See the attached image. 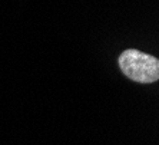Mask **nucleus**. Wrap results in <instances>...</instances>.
Wrapping results in <instances>:
<instances>
[{"label": "nucleus", "instance_id": "f257e3e1", "mask_svg": "<svg viewBox=\"0 0 159 145\" xmlns=\"http://www.w3.org/2000/svg\"><path fill=\"white\" fill-rule=\"evenodd\" d=\"M118 62L123 75L135 82L152 83L159 79V60L155 56L136 49H128L120 53Z\"/></svg>", "mask_w": 159, "mask_h": 145}]
</instances>
